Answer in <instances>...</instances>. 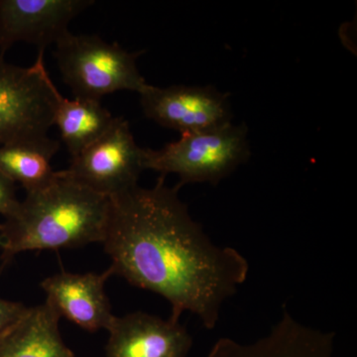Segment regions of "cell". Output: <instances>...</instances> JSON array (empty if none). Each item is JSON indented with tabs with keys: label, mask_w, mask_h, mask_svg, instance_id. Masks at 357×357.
<instances>
[{
	"label": "cell",
	"mask_w": 357,
	"mask_h": 357,
	"mask_svg": "<svg viewBox=\"0 0 357 357\" xmlns=\"http://www.w3.org/2000/svg\"><path fill=\"white\" fill-rule=\"evenodd\" d=\"M165 177L109 199L102 244L114 274L168 301L170 319L190 312L213 330L225 301L248 279L249 263L211 241L178 197L180 185L168 187Z\"/></svg>",
	"instance_id": "6da1fadb"
},
{
	"label": "cell",
	"mask_w": 357,
	"mask_h": 357,
	"mask_svg": "<svg viewBox=\"0 0 357 357\" xmlns=\"http://www.w3.org/2000/svg\"><path fill=\"white\" fill-rule=\"evenodd\" d=\"M110 199L57 171L41 189L26 192L0 229L3 265L25 251L77 248L105 239Z\"/></svg>",
	"instance_id": "7a4b0ae2"
},
{
	"label": "cell",
	"mask_w": 357,
	"mask_h": 357,
	"mask_svg": "<svg viewBox=\"0 0 357 357\" xmlns=\"http://www.w3.org/2000/svg\"><path fill=\"white\" fill-rule=\"evenodd\" d=\"M56 45L55 56L63 81L77 98L98 100L121 91L141 93L149 88L137 67L144 51L129 52L98 35L69 32Z\"/></svg>",
	"instance_id": "3957f363"
},
{
	"label": "cell",
	"mask_w": 357,
	"mask_h": 357,
	"mask_svg": "<svg viewBox=\"0 0 357 357\" xmlns=\"http://www.w3.org/2000/svg\"><path fill=\"white\" fill-rule=\"evenodd\" d=\"M250 155L248 126L230 123L215 130L182 134L159 150L146 148L144 168L163 176L176 174L180 187L192 183L217 185Z\"/></svg>",
	"instance_id": "277c9868"
},
{
	"label": "cell",
	"mask_w": 357,
	"mask_h": 357,
	"mask_svg": "<svg viewBox=\"0 0 357 357\" xmlns=\"http://www.w3.org/2000/svg\"><path fill=\"white\" fill-rule=\"evenodd\" d=\"M56 91L43 51L28 68L8 64L0 56V146L50 138Z\"/></svg>",
	"instance_id": "5b68a950"
},
{
	"label": "cell",
	"mask_w": 357,
	"mask_h": 357,
	"mask_svg": "<svg viewBox=\"0 0 357 357\" xmlns=\"http://www.w3.org/2000/svg\"><path fill=\"white\" fill-rule=\"evenodd\" d=\"M145 150L135 142L129 122L119 116L107 132L60 172L112 199L138 185L140 174L145 170Z\"/></svg>",
	"instance_id": "8992f818"
},
{
	"label": "cell",
	"mask_w": 357,
	"mask_h": 357,
	"mask_svg": "<svg viewBox=\"0 0 357 357\" xmlns=\"http://www.w3.org/2000/svg\"><path fill=\"white\" fill-rule=\"evenodd\" d=\"M147 119L182 134L215 130L232 123L229 93L213 86H151L140 95Z\"/></svg>",
	"instance_id": "52a82bcc"
},
{
	"label": "cell",
	"mask_w": 357,
	"mask_h": 357,
	"mask_svg": "<svg viewBox=\"0 0 357 357\" xmlns=\"http://www.w3.org/2000/svg\"><path fill=\"white\" fill-rule=\"evenodd\" d=\"M95 3L91 0H0V53L18 42L39 51L60 41L69 24Z\"/></svg>",
	"instance_id": "ba28073f"
},
{
	"label": "cell",
	"mask_w": 357,
	"mask_h": 357,
	"mask_svg": "<svg viewBox=\"0 0 357 357\" xmlns=\"http://www.w3.org/2000/svg\"><path fill=\"white\" fill-rule=\"evenodd\" d=\"M114 274L112 268L102 273L62 272L44 279L41 287L46 304L60 318H66L88 332L109 331L116 317L105 293V283Z\"/></svg>",
	"instance_id": "9c48e42d"
},
{
	"label": "cell",
	"mask_w": 357,
	"mask_h": 357,
	"mask_svg": "<svg viewBox=\"0 0 357 357\" xmlns=\"http://www.w3.org/2000/svg\"><path fill=\"white\" fill-rule=\"evenodd\" d=\"M107 357H187L192 337L180 321L147 312L116 317L109 330Z\"/></svg>",
	"instance_id": "30bf717a"
},
{
	"label": "cell",
	"mask_w": 357,
	"mask_h": 357,
	"mask_svg": "<svg viewBox=\"0 0 357 357\" xmlns=\"http://www.w3.org/2000/svg\"><path fill=\"white\" fill-rule=\"evenodd\" d=\"M335 335L300 323L284 310L278 323L264 337L252 342L220 338L208 357H333Z\"/></svg>",
	"instance_id": "8fae6325"
},
{
	"label": "cell",
	"mask_w": 357,
	"mask_h": 357,
	"mask_svg": "<svg viewBox=\"0 0 357 357\" xmlns=\"http://www.w3.org/2000/svg\"><path fill=\"white\" fill-rule=\"evenodd\" d=\"M60 319L46 303L28 307L22 318L0 338V357H75L61 337Z\"/></svg>",
	"instance_id": "7c38bea8"
},
{
	"label": "cell",
	"mask_w": 357,
	"mask_h": 357,
	"mask_svg": "<svg viewBox=\"0 0 357 357\" xmlns=\"http://www.w3.org/2000/svg\"><path fill=\"white\" fill-rule=\"evenodd\" d=\"M53 126H57L70 158H75L107 132L116 117L98 100L64 98L55 93Z\"/></svg>",
	"instance_id": "4fadbf2b"
},
{
	"label": "cell",
	"mask_w": 357,
	"mask_h": 357,
	"mask_svg": "<svg viewBox=\"0 0 357 357\" xmlns=\"http://www.w3.org/2000/svg\"><path fill=\"white\" fill-rule=\"evenodd\" d=\"M60 149L59 141L48 138L37 142H17L0 146V172L26 192L36 191L56 177L51 160Z\"/></svg>",
	"instance_id": "5bb4252c"
},
{
	"label": "cell",
	"mask_w": 357,
	"mask_h": 357,
	"mask_svg": "<svg viewBox=\"0 0 357 357\" xmlns=\"http://www.w3.org/2000/svg\"><path fill=\"white\" fill-rule=\"evenodd\" d=\"M27 310L28 307L21 303L0 298V338L22 318Z\"/></svg>",
	"instance_id": "9a60e30c"
},
{
	"label": "cell",
	"mask_w": 357,
	"mask_h": 357,
	"mask_svg": "<svg viewBox=\"0 0 357 357\" xmlns=\"http://www.w3.org/2000/svg\"><path fill=\"white\" fill-rule=\"evenodd\" d=\"M20 204L16 198L15 184L0 172V215L4 218L11 217Z\"/></svg>",
	"instance_id": "2e32d148"
},
{
	"label": "cell",
	"mask_w": 357,
	"mask_h": 357,
	"mask_svg": "<svg viewBox=\"0 0 357 357\" xmlns=\"http://www.w3.org/2000/svg\"><path fill=\"white\" fill-rule=\"evenodd\" d=\"M0 229H1V223H0Z\"/></svg>",
	"instance_id": "e0dca14e"
}]
</instances>
